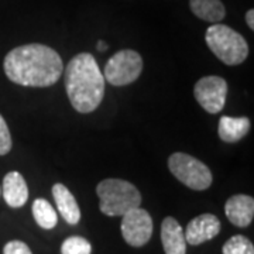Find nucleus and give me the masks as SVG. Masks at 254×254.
<instances>
[{
    "mask_svg": "<svg viewBox=\"0 0 254 254\" xmlns=\"http://www.w3.org/2000/svg\"><path fill=\"white\" fill-rule=\"evenodd\" d=\"M226 218L237 227H247L254 216V199L249 195H233L225 203Z\"/></svg>",
    "mask_w": 254,
    "mask_h": 254,
    "instance_id": "9d476101",
    "label": "nucleus"
},
{
    "mask_svg": "<svg viewBox=\"0 0 254 254\" xmlns=\"http://www.w3.org/2000/svg\"><path fill=\"white\" fill-rule=\"evenodd\" d=\"M99 209L108 216H123L126 212L141 205V195L131 182L108 178L98 184Z\"/></svg>",
    "mask_w": 254,
    "mask_h": 254,
    "instance_id": "7ed1b4c3",
    "label": "nucleus"
},
{
    "mask_svg": "<svg viewBox=\"0 0 254 254\" xmlns=\"http://www.w3.org/2000/svg\"><path fill=\"white\" fill-rule=\"evenodd\" d=\"M53 196H54L57 209L61 213L64 220L69 225H76L81 220V209L72 195V192L63 184H55L53 187Z\"/></svg>",
    "mask_w": 254,
    "mask_h": 254,
    "instance_id": "ddd939ff",
    "label": "nucleus"
},
{
    "mask_svg": "<svg viewBox=\"0 0 254 254\" xmlns=\"http://www.w3.org/2000/svg\"><path fill=\"white\" fill-rule=\"evenodd\" d=\"M206 44L209 50L226 65L245 63L249 55V46L245 37L225 24H213L206 30Z\"/></svg>",
    "mask_w": 254,
    "mask_h": 254,
    "instance_id": "20e7f679",
    "label": "nucleus"
},
{
    "mask_svg": "<svg viewBox=\"0 0 254 254\" xmlns=\"http://www.w3.org/2000/svg\"><path fill=\"white\" fill-rule=\"evenodd\" d=\"M120 229L127 245L143 247L150 242L153 235V219L145 209L138 206L123 215Z\"/></svg>",
    "mask_w": 254,
    "mask_h": 254,
    "instance_id": "0eeeda50",
    "label": "nucleus"
},
{
    "mask_svg": "<svg viewBox=\"0 0 254 254\" xmlns=\"http://www.w3.org/2000/svg\"><path fill=\"white\" fill-rule=\"evenodd\" d=\"M91 243L81 236H71L64 240L61 246V254H91Z\"/></svg>",
    "mask_w": 254,
    "mask_h": 254,
    "instance_id": "a211bd4d",
    "label": "nucleus"
},
{
    "mask_svg": "<svg viewBox=\"0 0 254 254\" xmlns=\"http://www.w3.org/2000/svg\"><path fill=\"white\" fill-rule=\"evenodd\" d=\"M246 23H247V26L254 30V10L250 9L247 13H246Z\"/></svg>",
    "mask_w": 254,
    "mask_h": 254,
    "instance_id": "412c9836",
    "label": "nucleus"
},
{
    "mask_svg": "<svg viewBox=\"0 0 254 254\" xmlns=\"http://www.w3.org/2000/svg\"><path fill=\"white\" fill-rule=\"evenodd\" d=\"M10 81L34 88H47L61 78L64 64L60 54L44 44H26L11 50L3 63Z\"/></svg>",
    "mask_w": 254,
    "mask_h": 254,
    "instance_id": "f257e3e1",
    "label": "nucleus"
},
{
    "mask_svg": "<svg viewBox=\"0 0 254 254\" xmlns=\"http://www.w3.org/2000/svg\"><path fill=\"white\" fill-rule=\"evenodd\" d=\"M33 216L36 219L37 225L43 229H54L58 223V216L55 209L51 206L48 200L38 198L33 202Z\"/></svg>",
    "mask_w": 254,
    "mask_h": 254,
    "instance_id": "dca6fc26",
    "label": "nucleus"
},
{
    "mask_svg": "<svg viewBox=\"0 0 254 254\" xmlns=\"http://www.w3.org/2000/svg\"><path fill=\"white\" fill-rule=\"evenodd\" d=\"M195 99L208 113L216 115L225 108L227 96V82L222 76H203L193 88Z\"/></svg>",
    "mask_w": 254,
    "mask_h": 254,
    "instance_id": "6e6552de",
    "label": "nucleus"
},
{
    "mask_svg": "<svg viewBox=\"0 0 254 254\" xmlns=\"http://www.w3.org/2000/svg\"><path fill=\"white\" fill-rule=\"evenodd\" d=\"M3 254H33L30 247L24 242L11 240L3 249Z\"/></svg>",
    "mask_w": 254,
    "mask_h": 254,
    "instance_id": "aec40b11",
    "label": "nucleus"
},
{
    "mask_svg": "<svg viewBox=\"0 0 254 254\" xmlns=\"http://www.w3.org/2000/svg\"><path fill=\"white\" fill-rule=\"evenodd\" d=\"M190 7L196 17L213 24L226 16V9L220 0H190Z\"/></svg>",
    "mask_w": 254,
    "mask_h": 254,
    "instance_id": "2eb2a0df",
    "label": "nucleus"
},
{
    "mask_svg": "<svg viewBox=\"0 0 254 254\" xmlns=\"http://www.w3.org/2000/svg\"><path fill=\"white\" fill-rule=\"evenodd\" d=\"M96 48H98L99 51H106V50H108V44H106L105 41L100 40V41H98V44H96Z\"/></svg>",
    "mask_w": 254,
    "mask_h": 254,
    "instance_id": "4be33fe9",
    "label": "nucleus"
},
{
    "mask_svg": "<svg viewBox=\"0 0 254 254\" xmlns=\"http://www.w3.org/2000/svg\"><path fill=\"white\" fill-rule=\"evenodd\" d=\"M143 71V58L133 50H122L110 58L103 78L113 86H125L138 79Z\"/></svg>",
    "mask_w": 254,
    "mask_h": 254,
    "instance_id": "423d86ee",
    "label": "nucleus"
},
{
    "mask_svg": "<svg viewBox=\"0 0 254 254\" xmlns=\"http://www.w3.org/2000/svg\"><path fill=\"white\" fill-rule=\"evenodd\" d=\"M1 193L10 208H21L28 199V187L23 175L17 171L6 174L3 180Z\"/></svg>",
    "mask_w": 254,
    "mask_h": 254,
    "instance_id": "9b49d317",
    "label": "nucleus"
},
{
    "mask_svg": "<svg viewBox=\"0 0 254 254\" xmlns=\"http://www.w3.org/2000/svg\"><path fill=\"white\" fill-rule=\"evenodd\" d=\"M168 168L174 177L193 190H208L212 184V173L206 164L185 153H174L168 158Z\"/></svg>",
    "mask_w": 254,
    "mask_h": 254,
    "instance_id": "39448f33",
    "label": "nucleus"
},
{
    "mask_svg": "<svg viewBox=\"0 0 254 254\" xmlns=\"http://www.w3.org/2000/svg\"><path fill=\"white\" fill-rule=\"evenodd\" d=\"M250 120L249 118H230L223 116L219 120L218 133L220 140L226 143H236L242 140L250 130Z\"/></svg>",
    "mask_w": 254,
    "mask_h": 254,
    "instance_id": "4468645a",
    "label": "nucleus"
},
{
    "mask_svg": "<svg viewBox=\"0 0 254 254\" xmlns=\"http://www.w3.org/2000/svg\"><path fill=\"white\" fill-rule=\"evenodd\" d=\"M220 220L212 213H203L192 219L187 230L184 232L187 243L190 246H199L210 239L216 237L220 232Z\"/></svg>",
    "mask_w": 254,
    "mask_h": 254,
    "instance_id": "1a4fd4ad",
    "label": "nucleus"
},
{
    "mask_svg": "<svg viewBox=\"0 0 254 254\" xmlns=\"http://www.w3.org/2000/svg\"><path fill=\"white\" fill-rule=\"evenodd\" d=\"M223 254H254L253 243L242 235L232 236L222 249Z\"/></svg>",
    "mask_w": 254,
    "mask_h": 254,
    "instance_id": "f3484780",
    "label": "nucleus"
},
{
    "mask_svg": "<svg viewBox=\"0 0 254 254\" xmlns=\"http://www.w3.org/2000/svg\"><path fill=\"white\" fill-rule=\"evenodd\" d=\"M11 150V136L6 120L0 115V155H6Z\"/></svg>",
    "mask_w": 254,
    "mask_h": 254,
    "instance_id": "6ab92c4d",
    "label": "nucleus"
},
{
    "mask_svg": "<svg viewBox=\"0 0 254 254\" xmlns=\"http://www.w3.org/2000/svg\"><path fill=\"white\" fill-rule=\"evenodd\" d=\"M161 242L165 254H185L187 240L181 225L177 219L165 218L161 225Z\"/></svg>",
    "mask_w": 254,
    "mask_h": 254,
    "instance_id": "f8f14e48",
    "label": "nucleus"
},
{
    "mask_svg": "<svg viewBox=\"0 0 254 254\" xmlns=\"http://www.w3.org/2000/svg\"><path fill=\"white\" fill-rule=\"evenodd\" d=\"M65 89L76 112L91 113L96 110L105 95V78L93 55L82 53L68 63Z\"/></svg>",
    "mask_w": 254,
    "mask_h": 254,
    "instance_id": "f03ea898",
    "label": "nucleus"
}]
</instances>
